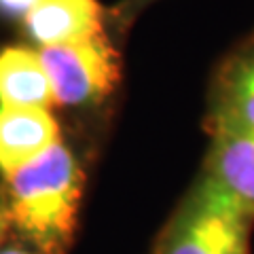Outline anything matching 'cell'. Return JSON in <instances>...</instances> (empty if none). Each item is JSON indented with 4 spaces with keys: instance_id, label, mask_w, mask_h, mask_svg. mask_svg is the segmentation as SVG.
<instances>
[{
    "instance_id": "obj_9",
    "label": "cell",
    "mask_w": 254,
    "mask_h": 254,
    "mask_svg": "<svg viewBox=\"0 0 254 254\" xmlns=\"http://www.w3.org/2000/svg\"><path fill=\"white\" fill-rule=\"evenodd\" d=\"M155 2H159V0H121L119 6L115 9V13H117V17L123 21V26H129L146 6L155 4Z\"/></svg>"
},
{
    "instance_id": "obj_10",
    "label": "cell",
    "mask_w": 254,
    "mask_h": 254,
    "mask_svg": "<svg viewBox=\"0 0 254 254\" xmlns=\"http://www.w3.org/2000/svg\"><path fill=\"white\" fill-rule=\"evenodd\" d=\"M41 0H0V13L9 17H26Z\"/></svg>"
},
{
    "instance_id": "obj_1",
    "label": "cell",
    "mask_w": 254,
    "mask_h": 254,
    "mask_svg": "<svg viewBox=\"0 0 254 254\" xmlns=\"http://www.w3.org/2000/svg\"><path fill=\"white\" fill-rule=\"evenodd\" d=\"M85 174L66 144H55L0 185V242L68 254L78 227Z\"/></svg>"
},
{
    "instance_id": "obj_2",
    "label": "cell",
    "mask_w": 254,
    "mask_h": 254,
    "mask_svg": "<svg viewBox=\"0 0 254 254\" xmlns=\"http://www.w3.org/2000/svg\"><path fill=\"white\" fill-rule=\"evenodd\" d=\"M254 218L199 174L157 233L150 254H250Z\"/></svg>"
},
{
    "instance_id": "obj_6",
    "label": "cell",
    "mask_w": 254,
    "mask_h": 254,
    "mask_svg": "<svg viewBox=\"0 0 254 254\" xmlns=\"http://www.w3.org/2000/svg\"><path fill=\"white\" fill-rule=\"evenodd\" d=\"M201 174L254 218V133H212Z\"/></svg>"
},
{
    "instance_id": "obj_4",
    "label": "cell",
    "mask_w": 254,
    "mask_h": 254,
    "mask_svg": "<svg viewBox=\"0 0 254 254\" xmlns=\"http://www.w3.org/2000/svg\"><path fill=\"white\" fill-rule=\"evenodd\" d=\"M203 127L208 136L220 131L254 133V30L214 66L205 91Z\"/></svg>"
},
{
    "instance_id": "obj_8",
    "label": "cell",
    "mask_w": 254,
    "mask_h": 254,
    "mask_svg": "<svg viewBox=\"0 0 254 254\" xmlns=\"http://www.w3.org/2000/svg\"><path fill=\"white\" fill-rule=\"evenodd\" d=\"M53 91L41 55L26 47L0 51V108H49Z\"/></svg>"
},
{
    "instance_id": "obj_3",
    "label": "cell",
    "mask_w": 254,
    "mask_h": 254,
    "mask_svg": "<svg viewBox=\"0 0 254 254\" xmlns=\"http://www.w3.org/2000/svg\"><path fill=\"white\" fill-rule=\"evenodd\" d=\"M53 102L62 106L100 104L121 81V55L106 34L41 49Z\"/></svg>"
},
{
    "instance_id": "obj_11",
    "label": "cell",
    "mask_w": 254,
    "mask_h": 254,
    "mask_svg": "<svg viewBox=\"0 0 254 254\" xmlns=\"http://www.w3.org/2000/svg\"><path fill=\"white\" fill-rule=\"evenodd\" d=\"M0 254H45L19 242H0Z\"/></svg>"
},
{
    "instance_id": "obj_5",
    "label": "cell",
    "mask_w": 254,
    "mask_h": 254,
    "mask_svg": "<svg viewBox=\"0 0 254 254\" xmlns=\"http://www.w3.org/2000/svg\"><path fill=\"white\" fill-rule=\"evenodd\" d=\"M36 45H72L104 34V9L98 0H41L23 17Z\"/></svg>"
},
{
    "instance_id": "obj_7",
    "label": "cell",
    "mask_w": 254,
    "mask_h": 254,
    "mask_svg": "<svg viewBox=\"0 0 254 254\" xmlns=\"http://www.w3.org/2000/svg\"><path fill=\"white\" fill-rule=\"evenodd\" d=\"M60 142V125L47 108H0L2 176L23 168Z\"/></svg>"
}]
</instances>
